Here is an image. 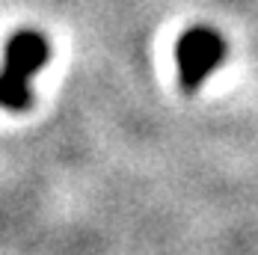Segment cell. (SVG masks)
Returning <instances> with one entry per match:
<instances>
[{"mask_svg":"<svg viewBox=\"0 0 258 255\" xmlns=\"http://www.w3.org/2000/svg\"><path fill=\"white\" fill-rule=\"evenodd\" d=\"M223 56H226V39L211 27H193L181 33L178 48H175L181 86L187 92H196L205 83V77L220 66Z\"/></svg>","mask_w":258,"mask_h":255,"instance_id":"7a4b0ae2","label":"cell"},{"mask_svg":"<svg viewBox=\"0 0 258 255\" xmlns=\"http://www.w3.org/2000/svg\"><path fill=\"white\" fill-rule=\"evenodd\" d=\"M48 39L36 30H21L6 42V56L0 69V107L24 110L30 107V80L48 62Z\"/></svg>","mask_w":258,"mask_h":255,"instance_id":"6da1fadb","label":"cell"}]
</instances>
